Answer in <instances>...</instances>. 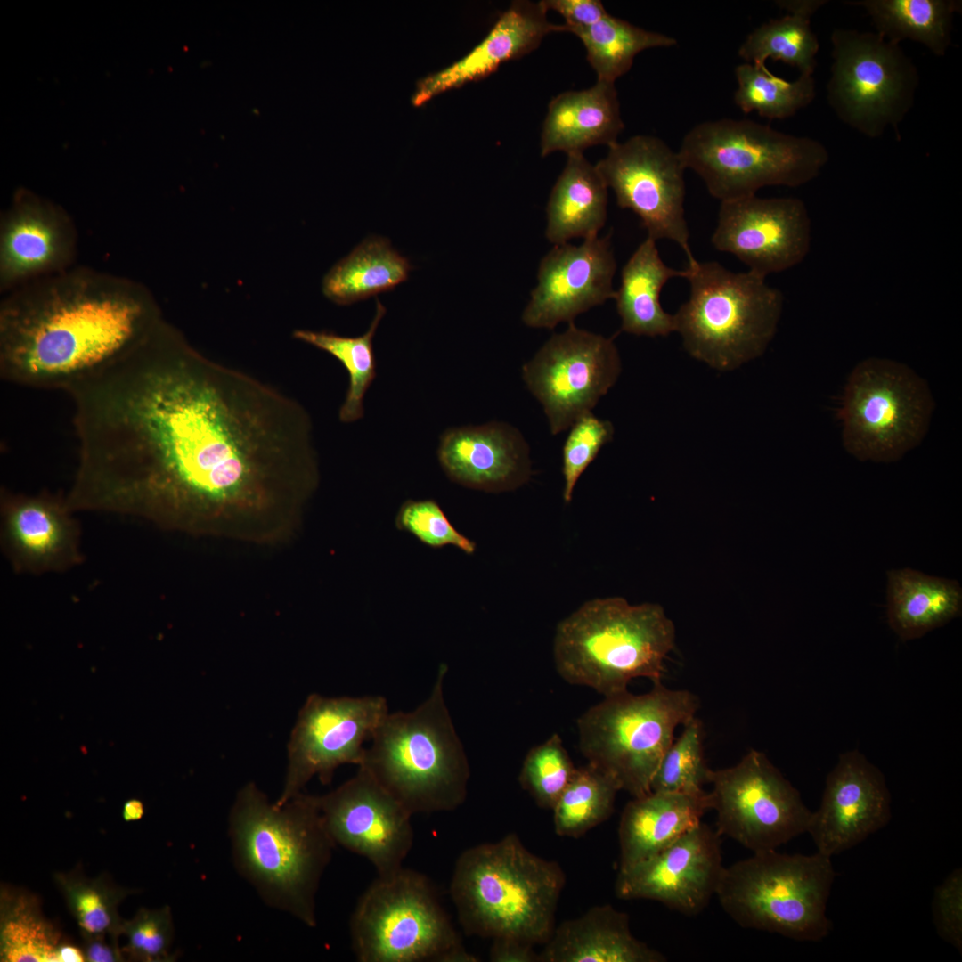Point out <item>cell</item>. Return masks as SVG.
<instances>
[{
    "mask_svg": "<svg viewBox=\"0 0 962 962\" xmlns=\"http://www.w3.org/2000/svg\"><path fill=\"white\" fill-rule=\"evenodd\" d=\"M720 837L700 822L655 855L618 871L616 895L653 900L686 916L697 915L716 894L725 868Z\"/></svg>",
    "mask_w": 962,
    "mask_h": 962,
    "instance_id": "ffe728a7",
    "label": "cell"
},
{
    "mask_svg": "<svg viewBox=\"0 0 962 962\" xmlns=\"http://www.w3.org/2000/svg\"><path fill=\"white\" fill-rule=\"evenodd\" d=\"M74 426L92 508L169 531L281 543L319 485L305 407L169 322L90 382Z\"/></svg>",
    "mask_w": 962,
    "mask_h": 962,
    "instance_id": "6da1fadb",
    "label": "cell"
},
{
    "mask_svg": "<svg viewBox=\"0 0 962 962\" xmlns=\"http://www.w3.org/2000/svg\"><path fill=\"white\" fill-rule=\"evenodd\" d=\"M716 831L753 852L777 850L807 832L811 812L765 754L751 749L735 765L710 769Z\"/></svg>",
    "mask_w": 962,
    "mask_h": 962,
    "instance_id": "5bb4252c",
    "label": "cell"
},
{
    "mask_svg": "<svg viewBox=\"0 0 962 962\" xmlns=\"http://www.w3.org/2000/svg\"><path fill=\"white\" fill-rule=\"evenodd\" d=\"M238 871L270 906L316 925L315 896L336 845L316 795L273 803L254 784L238 794L229 817Z\"/></svg>",
    "mask_w": 962,
    "mask_h": 962,
    "instance_id": "3957f363",
    "label": "cell"
},
{
    "mask_svg": "<svg viewBox=\"0 0 962 962\" xmlns=\"http://www.w3.org/2000/svg\"><path fill=\"white\" fill-rule=\"evenodd\" d=\"M387 713V700L381 696L311 694L291 732L284 787L275 803L283 804L301 793L314 776L329 784L339 766H359L364 757L363 744L371 740Z\"/></svg>",
    "mask_w": 962,
    "mask_h": 962,
    "instance_id": "e0dca14e",
    "label": "cell"
},
{
    "mask_svg": "<svg viewBox=\"0 0 962 962\" xmlns=\"http://www.w3.org/2000/svg\"><path fill=\"white\" fill-rule=\"evenodd\" d=\"M835 876L831 857L818 852H758L724 868L715 895L743 928L819 942L831 931L827 904Z\"/></svg>",
    "mask_w": 962,
    "mask_h": 962,
    "instance_id": "9c48e42d",
    "label": "cell"
},
{
    "mask_svg": "<svg viewBox=\"0 0 962 962\" xmlns=\"http://www.w3.org/2000/svg\"><path fill=\"white\" fill-rule=\"evenodd\" d=\"M547 12L542 1L512 2L487 36L467 55L420 81L413 104L421 105L440 93L485 77L502 63L535 50L550 33L567 32L564 24L549 21Z\"/></svg>",
    "mask_w": 962,
    "mask_h": 962,
    "instance_id": "484cf974",
    "label": "cell"
},
{
    "mask_svg": "<svg viewBox=\"0 0 962 962\" xmlns=\"http://www.w3.org/2000/svg\"><path fill=\"white\" fill-rule=\"evenodd\" d=\"M674 644L673 623L661 606L611 597L585 602L558 624L553 657L564 681L608 697L635 678L660 681Z\"/></svg>",
    "mask_w": 962,
    "mask_h": 962,
    "instance_id": "8992f818",
    "label": "cell"
},
{
    "mask_svg": "<svg viewBox=\"0 0 962 962\" xmlns=\"http://www.w3.org/2000/svg\"><path fill=\"white\" fill-rule=\"evenodd\" d=\"M620 786L608 773L587 762L576 768L552 809L555 833L577 838L607 820Z\"/></svg>",
    "mask_w": 962,
    "mask_h": 962,
    "instance_id": "ab89813d",
    "label": "cell"
},
{
    "mask_svg": "<svg viewBox=\"0 0 962 962\" xmlns=\"http://www.w3.org/2000/svg\"><path fill=\"white\" fill-rule=\"evenodd\" d=\"M886 593L888 623L902 640L919 638L961 612L962 589L957 581L911 568L888 571Z\"/></svg>",
    "mask_w": 962,
    "mask_h": 962,
    "instance_id": "1f68e13d",
    "label": "cell"
},
{
    "mask_svg": "<svg viewBox=\"0 0 962 962\" xmlns=\"http://www.w3.org/2000/svg\"><path fill=\"white\" fill-rule=\"evenodd\" d=\"M777 4L787 14L762 23L747 35L738 54L745 62L765 64L768 59L796 68L801 75L812 76L819 49L811 18L827 1L784 0Z\"/></svg>",
    "mask_w": 962,
    "mask_h": 962,
    "instance_id": "836d02e7",
    "label": "cell"
},
{
    "mask_svg": "<svg viewBox=\"0 0 962 962\" xmlns=\"http://www.w3.org/2000/svg\"><path fill=\"white\" fill-rule=\"evenodd\" d=\"M620 372L613 339L574 322L553 334L522 367L523 379L542 404L553 435L591 412Z\"/></svg>",
    "mask_w": 962,
    "mask_h": 962,
    "instance_id": "2e32d148",
    "label": "cell"
},
{
    "mask_svg": "<svg viewBox=\"0 0 962 962\" xmlns=\"http://www.w3.org/2000/svg\"><path fill=\"white\" fill-rule=\"evenodd\" d=\"M624 128L615 83L597 80L583 90L551 99L541 133V156L554 151L583 154L589 147H610Z\"/></svg>",
    "mask_w": 962,
    "mask_h": 962,
    "instance_id": "4316f807",
    "label": "cell"
},
{
    "mask_svg": "<svg viewBox=\"0 0 962 962\" xmlns=\"http://www.w3.org/2000/svg\"><path fill=\"white\" fill-rule=\"evenodd\" d=\"M122 935L126 943L121 950L129 960L143 962H171L176 959L172 952L175 926L168 906L150 909L140 908L131 919H124Z\"/></svg>",
    "mask_w": 962,
    "mask_h": 962,
    "instance_id": "ee69618b",
    "label": "cell"
},
{
    "mask_svg": "<svg viewBox=\"0 0 962 962\" xmlns=\"http://www.w3.org/2000/svg\"><path fill=\"white\" fill-rule=\"evenodd\" d=\"M689 297L673 314L674 331L694 358L730 371L762 355L783 308L781 291L751 271L735 273L718 262L685 268Z\"/></svg>",
    "mask_w": 962,
    "mask_h": 962,
    "instance_id": "52a82bcc",
    "label": "cell"
},
{
    "mask_svg": "<svg viewBox=\"0 0 962 962\" xmlns=\"http://www.w3.org/2000/svg\"><path fill=\"white\" fill-rule=\"evenodd\" d=\"M57 959L58 962L86 961L82 948L76 946L66 939L59 946Z\"/></svg>",
    "mask_w": 962,
    "mask_h": 962,
    "instance_id": "816d5d0a",
    "label": "cell"
},
{
    "mask_svg": "<svg viewBox=\"0 0 962 962\" xmlns=\"http://www.w3.org/2000/svg\"><path fill=\"white\" fill-rule=\"evenodd\" d=\"M621 208L640 218L648 237L678 244L695 264L685 217V167L678 151L658 137L638 135L608 147L595 165Z\"/></svg>",
    "mask_w": 962,
    "mask_h": 962,
    "instance_id": "9a60e30c",
    "label": "cell"
},
{
    "mask_svg": "<svg viewBox=\"0 0 962 962\" xmlns=\"http://www.w3.org/2000/svg\"><path fill=\"white\" fill-rule=\"evenodd\" d=\"M891 795L882 772L856 751L840 755L829 772L807 833L817 852L832 857L885 827Z\"/></svg>",
    "mask_w": 962,
    "mask_h": 962,
    "instance_id": "603a6c76",
    "label": "cell"
},
{
    "mask_svg": "<svg viewBox=\"0 0 962 962\" xmlns=\"http://www.w3.org/2000/svg\"><path fill=\"white\" fill-rule=\"evenodd\" d=\"M447 671L439 665L414 710L387 713L359 765L412 815L453 811L467 795L469 764L444 697Z\"/></svg>",
    "mask_w": 962,
    "mask_h": 962,
    "instance_id": "5b68a950",
    "label": "cell"
},
{
    "mask_svg": "<svg viewBox=\"0 0 962 962\" xmlns=\"http://www.w3.org/2000/svg\"><path fill=\"white\" fill-rule=\"evenodd\" d=\"M616 270L609 235L585 239L580 245H554L540 262L523 322L544 329L573 323L579 314L614 298Z\"/></svg>",
    "mask_w": 962,
    "mask_h": 962,
    "instance_id": "44dd1931",
    "label": "cell"
},
{
    "mask_svg": "<svg viewBox=\"0 0 962 962\" xmlns=\"http://www.w3.org/2000/svg\"><path fill=\"white\" fill-rule=\"evenodd\" d=\"M698 707L695 694L668 689L661 681L645 694L625 690L604 697L577 720L580 751L589 763L611 775L621 790L643 796L651 792L675 729L693 718Z\"/></svg>",
    "mask_w": 962,
    "mask_h": 962,
    "instance_id": "30bf717a",
    "label": "cell"
},
{
    "mask_svg": "<svg viewBox=\"0 0 962 962\" xmlns=\"http://www.w3.org/2000/svg\"><path fill=\"white\" fill-rule=\"evenodd\" d=\"M678 153L708 192L721 201L766 186L798 187L815 179L829 159L818 140L749 119L720 118L694 126Z\"/></svg>",
    "mask_w": 962,
    "mask_h": 962,
    "instance_id": "ba28073f",
    "label": "cell"
},
{
    "mask_svg": "<svg viewBox=\"0 0 962 962\" xmlns=\"http://www.w3.org/2000/svg\"><path fill=\"white\" fill-rule=\"evenodd\" d=\"M82 950L86 960L89 962H123L126 961L121 948L105 936L81 935Z\"/></svg>",
    "mask_w": 962,
    "mask_h": 962,
    "instance_id": "f907efd6",
    "label": "cell"
},
{
    "mask_svg": "<svg viewBox=\"0 0 962 962\" xmlns=\"http://www.w3.org/2000/svg\"><path fill=\"white\" fill-rule=\"evenodd\" d=\"M397 529L407 532L423 544L434 548L454 546L467 554L476 550L473 541L460 533L434 500L404 501L395 519Z\"/></svg>",
    "mask_w": 962,
    "mask_h": 962,
    "instance_id": "bcb514c9",
    "label": "cell"
},
{
    "mask_svg": "<svg viewBox=\"0 0 962 962\" xmlns=\"http://www.w3.org/2000/svg\"><path fill=\"white\" fill-rule=\"evenodd\" d=\"M534 945L515 938H496L489 952L493 962H540Z\"/></svg>",
    "mask_w": 962,
    "mask_h": 962,
    "instance_id": "681fc988",
    "label": "cell"
},
{
    "mask_svg": "<svg viewBox=\"0 0 962 962\" xmlns=\"http://www.w3.org/2000/svg\"><path fill=\"white\" fill-rule=\"evenodd\" d=\"M711 810L709 793L653 792L633 797L621 815L619 869L655 855L701 822Z\"/></svg>",
    "mask_w": 962,
    "mask_h": 962,
    "instance_id": "f1b7e54d",
    "label": "cell"
},
{
    "mask_svg": "<svg viewBox=\"0 0 962 962\" xmlns=\"http://www.w3.org/2000/svg\"><path fill=\"white\" fill-rule=\"evenodd\" d=\"M65 498L47 493L1 498V544L21 573L61 572L82 561L79 529Z\"/></svg>",
    "mask_w": 962,
    "mask_h": 962,
    "instance_id": "cb8c5ba5",
    "label": "cell"
},
{
    "mask_svg": "<svg viewBox=\"0 0 962 962\" xmlns=\"http://www.w3.org/2000/svg\"><path fill=\"white\" fill-rule=\"evenodd\" d=\"M845 4L865 10L876 32L885 39L896 44L917 42L935 56L946 54L954 16L961 10L958 0H857Z\"/></svg>",
    "mask_w": 962,
    "mask_h": 962,
    "instance_id": "e575fe53",
    "label": "cell"
},
{
    "mask_svg": "<svg viewBox=\"0 0 962 962\" xmlns=\"http://www.w3.org/2000/svg\"><path fill=\"white\" fill-rule=\"evenodd\" d=\"M412 265L383 237L357 245L325 275L322 290L338 305H351L392 290L408 279Z\"/></svg>",
    "mask_w": 962,
    "mask_h": 962,
    "instance_id": "d6a6232c",
    "label": "cell"
},
{
    "mask_svg": "<svg viewBox=\"0 0 962 962\" xmlns=\"http://www.w3.org/2000/svg\"><path fill=\"white\" fill-rule=\"evenodd\" d=\"M542 3L547 11L552 10L563 16L570 33L587 29L608 14L599 0H542Z\"/></svg>",
    "mask_w": 962,
    "mask_h": 962,
    "instance_id": "c3c4849f",
    "label": "cell"
},
{
    "mask_svg": "<svg viewBox=\"0 0 962 962\" xmlns=\"http://www.w3.org/2000/svg\"><path fill=\"white\" fill-rule=\"evenodd\" d=\"M575 770L559 735L555 733L528 751L518 780L538 806L552 810Z\"/></svg>",
    "mask_w": 962,
    "mask_h": 962,
    "instance_id": "7bdbcfd3",
    "label": "cell"
},
{
    "mask_svg": "<svg viewBox=\"0 0 962 962\" xmlns=\"http://www.w3.org/2000/svg\"><path fill=\"white\" fill-rule=\"evenodd\" d=\"M540 962H664L658 950L631 932L629 916L610 905L595 906L562 922L544 944Z\"/></svg>",
    "mask_w": 962,
    "mask_h": 962,
    "instance_id": "83f0119b",
    "label": "cell"
},
{
    "mask_svg": "<svg viewBox=\"0 0 962 962\" xmlns=\"http://www.w3.org/2000/svg\"><path fill=\"white\" fill-rule=\"evenodd\" d=\"M933 399L924 379L901 363L870 357L846 382L839 417L845 450L860 461L889 463L925 436Z\"/></svg>",
    "mask_w": 962,
    "mask_h": 962,
    "instance_id": "7c38bea8",
    "label": "cell"
},
{
    "mask_svg": "<svg viewBox=\"0 0 962 962\" xmlns=\"http://www.w3.org/2000/svg\"><path fill=\"white\" fill-rule=\"evenodd\" d=\"M569 428L562 449L563 499L566 502L571 501L581 475L614 436L612 423L596 417L591 412L577 419Z\"/></svg>",
    "mask_w": 962,
    "mask_h": 962,
    "instance_id": "f6af8a7d",
    "label": "cell"
},
{
    "mask_svg": "<svg viewBox=\"0 0 962 962\" xmlns=\"http://www.w3.org/2000/svg\"><path fill=\"white\" fill-rule=\"evenodd\" d=\"M933 917L943 941L962 950V870L955 868L933 893Z\"/></svg>",
    "mask_w": 962,
    "mask_h": 962,
    "instance_id": "7dc6e473",
    "label": "cell"
},
{
    "mask_svg": "<svg viewBox=\"0 0 962 962\" xmlns=\"http://www.w3.org/2000/svg\"><path fill=\"white\" fill-rule=\"evenodd\" d=\"M656 240L647 238L630 257L621 272L614 299L621 319V330L637 336H667L674 331L673 314L666 313L660 294L666 282L684 278L662 260Z\"/></svg>",
    "mask_w": 962,
    "mask_h": 962,
    "instance_id": "4dcf8cb0",
    "label": "cell"
},
{
    "mask_svg": "<svg viewBox=\"0 0 962 962\" xmlns=\"http://www.w3.org/2000/svg\"><path fill=\"white\" fill-rule=\"evenodd\" d=\"M735 104L744 112L768 119H784L809 105L816 96L815 81L801 75L788 81L771 73L765 64L743 62L735 68Z\"/></svg>",
    "mask_w": 962,
    "mask_h": 962,
    "instance_id": "60d3db41",
    "label": "cell"
},
{
    "mask_svg": "<svg viewBox=\"0 0 962 962\" xmlns=\"http://www.w3.org/2000/svg\"><path fill=\"white\" fill-rule=\"evenodd\" d=\"M707 767L704 755V729L696 716L683 724V730L670 745L652 779L653 792L697 795L705 792Z\"/></svg>",
    "mask_w": 962,
    "mask_h": 962,
    "instance_id": "b9f144b4",
    "label": "cell"
},
{
    "mask_svg": "<svg viewBox=\"0 0 962 962\" xmlns=\"http://www.w3.org/2000/svg\"><path fill=\"white\" fill-rule=\"evenodd\" d=\"M77 243L61 207L20 191L0 217L1 293L75 266Z\"/></svg>",
    "mask_w": 962,
    "mask_h": 962,
    "instance_id": "7402d4cb",
    "label": "cell"
},
{
    "mask_svg": "<svg viewBox=\"0 0 962 962\" xmlns=\"http://www.w3.org/2000/svg\"><path fill=\"white\" fill-rule=\"evenodd\" d=\"M437 457L451 480L485 492L515 489L530 475L527 443L505 422L446 429L440 437Z\"/></svg>",
    "mask_w": 962,
    "mask_h": 962,
    "instance_id": "d4e9b609",
    "label": "cell"
},
{
    "mask_svg": "<svg viewBox=\"0 0 962 962\" xmlns=\"http://www.w3.org/2000/svg\"><path fill=\"white\" fill-rule=\"evenodd\" d=\"M713 246L767 277L795 267L811 249V224L804 202L756 194L721 201Z\"/></svg>",
    "mask_w": 962,
    "mask_h": 962,
    "instance_id": "d6986e66",
    "label": "cell"
},
{
    "mask_svg": "<svg viewBox=\"0 0 962 962\" xmlns=\"http://www.w3.org/2000/svg\"><path fill=\"white\" fill-rule=\"evenodd\" d=\"M573 34L583 42L598 80L613 83L630 70L640 52L672 47L678 43L675 37L644 29L609 13L596 24Z\"/></svg>",
    "mask_w": 962,
    "mask_h": 962,
    "instance_id": "74e56055",
    "label": "cell"
},
{
    "mask_svg": "<svg viewBox=\"0 0 962 962\" xmlns=\"http://www.w3.org/2000/svg\"><path fill=\"white\" fill-rule=\"evenodd\" d=\"M162 318L142 282L73 266L4 294L0 376L69 393L125 356Z\"/></svg>",
    "mask_w": 962,
    "mask_h": 962,
    "instance_id": "7a4b0ae2",
    "label": "cell"
},
{
    "mask_svg": "<svg viewBox=\"0 0 962 962\" xmlns=\"http://www.w3.org/2000/svg\"><path fill=\"white\" fill-rule=\"evenodd\" d=\"M360 962H477L462 945L436 890L424 875L404 867L378 876L350 920Z\"/></svg>",
    "mask_w": 962,
    "mask_h": 962,
    "instance_id": "8fae6325",
    "label": "cell"
},
{
    "mask_svg": "<svg viewBox=\"0 0 962 962\" xmlns=\"http://www.w3.org/2000/svg\"><path fill=\"white\" fill-rule=\"evenodd\" d=\"M144 814L143 804L140 800L129 799L125 802L122 816L125 821H135L143 818Z\"/></svg>",
    "mask_w": 962,
    "mask_h": 962,
    "instance_id": "f5cc1de1",
    "label": "cell"
},
{
    "mask_svg": "<svg viewBox=\"0 0 962 962\" xmlns=\"http://www.w3.org/2000/svg\"><path fill=\"white\" fill-rule=\"evenodd\" d=\"M67 907L76 920L81 935L109 937L115 945L122 936L123 918L118 905L139 889L115 884L106 874L87 877L80 865L67 872L53 873Z\"/></svg>",
    "mask_w": 962,
    "mask_h": 962,
    "instance_id": "8d00e7d4",
    "label": "cell"
},
{
    "mask_svg": "<svg viewBox=\"0 0 962 962\" xmlns=\"http://www.w3.org/2000/svg\"><path fill=\"white\" fill-rule=\"evenodd\" d=\"M335 844L366 859L378 876L392 874L413 844L412 814L362 766L333 791L316 796Z\"/></svg>",
    "mask_w": 962,
    "mask_h": 962,
    "instance_id": "ac0fdd59",
    "label": "cell"
},
{
    "mask_svg": "<svg viewBox=\"0 0 962 962\" xmlns=\"http://www.w3.org/2000/svg\"><path fill=\"white\" fill-rule=\"evenodd\" d=\"M386 307L376 300V313L368 330L358 337H344L329 331L296 330L293 337L323 350L337 358L349 376V387L338 417L351 423L363 417L365 393L376 377V358L372 339Z\"/></svg>",
    "mask_w": 962,
    "mask_h": 962,
    "instance_id": "f35d334b",
    "label": "cell"
},
{
    "mask_svg": "<svg viewBox=\"0 0 962 962\" xmlns=\"http://www.w3.org/2000/svg\"><path fill=\"white\" fill-rule=\"evenodd\" d=\"M607 186L583 154L567 155L546 207L545 236L554 245L598 236L605 225Z\"/></svg>",
    "mask_w": 962,
    "mask_h": 962,
    "instance_id": "f546056e",
    "label": "cell"
},
{
    "mask_svg": "<svg viewBox=\"0 0 962 962\" xmlns=\"http://www.w3.org/2000/svg\"><path fill=\"white\" fill-rule=\"evenodd\" d=\"M828 104L838 118L871 138L898 126L914 104L917 69L900 44L876 32L836 29L831 34Z\"/></svg>",
    "mask_w": 962,
    "mask_h": 962,
    "instance_id": "4fadbf2b",
    "label": "cell"
},
{
    "mask_svg": "<svg viewBox=\"0 0 962 962\" xmlns=\"http://www.w3.org/2000/svg\"><path fill=\"white\" fill-rule=\"evenodd\" d=\"M565 883L558 862L531 852L510 833L462 852L450 893L468 935L544 945L555 928Z\"/></svg>",
    "mask_w": 962,
    "mask_h": 962,
    "instance_id": "277c9868",
    "label": "cell"
},
{
    "mask_svg": "<svg viewBox=\"0 0 962 962\" xmlns=\"http://www.w3.org/2000/svg\"><path fill=\"white\" fill-rule=\"evenodd\" d=\"M60 929L43 913L39 897L4 884L0 888V961L58 962L64 941Z\"/></svg>",
    "mask_w": 962,
    "mask_h": 962,
    "instance_id": "d590c367",
    "label": "cell"
}]
</instances>
